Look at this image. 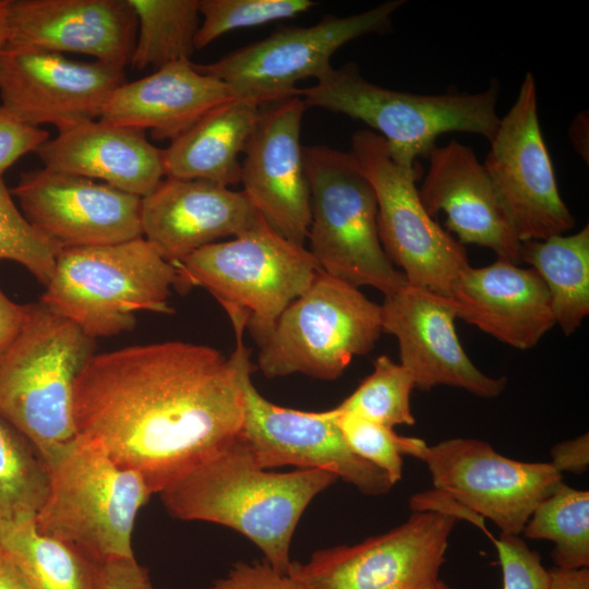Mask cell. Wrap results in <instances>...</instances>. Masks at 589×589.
I'll return each instance as SVG.
<instances>
[{
    "mask_svg": "<svg viewBox=\"0 0 589 589\" xmlns=\"http://www.w3.org/2000/svg\"><path fill=\"white\" fill-rule=\"evenodd\" d=\"M231 99L220 80L190 60L124 82L108 98L99 120L139 131L157 141L173 140L213 108Z\"/></svg>",
    "mask_w": 589,
    "mask_h": 589,
    "instance_id": "cb8c5ba5",
    "label": "cell"
},
{
    "mask_svg": "<svg viewBox=\"0 0 589 589\" xmlns=\"http://www.w3.org/2000/svg\"><path fill=\"white\" fill-rule=\"evenodd\" d=\"M47 140L49 132L28 124L2 105L0 106V180L5 170L23 155L34 152Z\"/></svg>",
    "mask_w": 589,
    "mask_h": 589,
    "instance_id": "8d00e7d4",
    "label": "cell"
},
{
    "mask_svg": "<svg viewBox=\"0 0 589 589\" xmlns=\"http://www.w3.org/2000/svg\"><path fill=\"white\" fill-rule=\"evenodd\" d=\"M548 589H589V567L548 569Z\"/></svg>",
    "mask_w": 589,
    "mask_h": 589,
    "instance_id": "7bdbcfd3",
    "label": "cell"
},
{
    "mask_svg": "<svg viewBox=\"0 0 589 589\" xmlns=\"http://www.w3.org/2000/svg\"><path fill=\"white\" fill-rule=\"evenodd\" d=\"M568 136L575 152L589 161V116L588 110H581L573 119L568 128Z\"/></svg>",
    "mask_w": 589,
    "mask_h": 589,
    "instance_id": "ee69618b",
    "label": "cell"
},
{
    "mask_svg": "<svg viewBox=\"0 0 589 589\" xmlns=\"http://www.w3.org/2000/svg\"><path fill=\"white\" fill-rule=\"evenodd\" d=\"M206 589H309L289 574L275 572L266 563H236L225 577Z\"/></svg>",
    "mask_w": 589,
    "mask_h": 589,
    "instance_id": "74e56055",
    "label": "cell"
},
{
    "mask_svg": "<svg viewBox=\"0 0 589 589\" xmlns=\"http://www.w3.org/2000/svg\"><path fill=\"white\" fill-rule=\"evenodd\" d=\"M36 518L0 525V544L33 589H99L98 566L65 542L43 534Z\"/></svg>",
    "mask_w": 589,
    "mask_h": 589,
    "instance_id": "83f0119b",
    "label": "cell"
},
{
    "mask_svg": "<svg viewBox=\"0 0 589 589\" xmlns=\"http://www.w3.org/2000/svg\"><path fill=\"white\" fill-rule=\"evenodd\" d=\"M428 172L418 188L426 212L447 216L446 226L461 244L492 250L497 260L519 265L521 242L514 233L474 151L450 140L428 155Z\"/></svg>",
    "mask_w": 589,
    "mask_h": 589,
    "instance_id": "7402d4cb",
    "label": "cell"
},
{
    "mask_svg": "<svg viewBox=\"0 0 589 589\" xmlns=\"http://www.w3.org/2000/svg\"><path fill=\"white\" fill-rule=\"evenodd\" d=\"M491 540L502 568L503 589H548V569L541 556L519 536L501 533Z\"/></svg>",
    "mask_w": 589,
    "mask_h": 589,
    "instance_id": "d590c367",
    "label": "cell"
},
{
    "mask_svg": "<svg viewBox=\"0 0 589 589\" xmlns=\"http://www.w3.org/2000/svg\"><path fill=\"white\" fill-rule=\"evenodd\" d=\"M99 589H155L148 572L135 557L107 561L98 566Z\"/></svg>",
    "mask_w": 589,
    "mask_h": 589,
    "instance_id": "f35d334b",
    "label": "cell"
},
{
    "mask_svg": "<svg viewBox=\"0 0 589 589\" xmlns=\"http://www.w3.org/2000/svg\"><path fill=\"white\" fill-rule=\"evenodd\" d=\"M381 314L382 330L396 337L400 364L416 388L447 385L482 398H494L505 389L506 377L484 374L465 352L450 298L407 284L385 296Z\"/></svg>",
    "mask_w": 589,
    "mask_h": 589,
    "instance_id": "d6986e66",
    "label": "cell"
},
{
    "mask_svg": "<svg viewBox=\"0 0 589 589\" xmlns=\"http://www.w3.org/2000/svg\"><path fill=\"white\" fill-rule=\"evenodd\" d=\"M338 424L351 450L384 471L393 484L402 477V456L421 459L428 447L421 438L398 435L393 428L353 412L339 410Z\"/></svg>",
    "mask_w": 589,
    "mask_h": 589,
    "instance_id": "d6a6232c",
    "label": "cell"
},
{
    "mask_svg": "<svg viewBox=\"0 0 589 589\" xmlns=\"http://www.w3.org/2000/svg\"><path fill=\"white\" fill-rule=\"evenodd\" d=\"M9 2L10 0H0V49L9 37Z\"/></svg>",
    "mask_w": 589,
    "mask_h": 589,
    "instance_id": "bcb514c9",
    "label": "cell"
},
{
    "mask_svg": "<svg viewBox=\"0 0 589 589\" xmlns=\"http://www.w3.org/2000/svg\"><path fill=\"white\" fill-rule=\"evenodd\" d=\"M550 464L558 471L582 473L589 466V435L561 442L551 449Z\"/></svg>",
    "mask_w": 589,
    "mask_h": 589,
    "instance_id": "60d3db41",
    "label": "cell"
},
{
    "mask_svg": "<svg viewBox=\"0 0 589 589\" xmlns=\"http://www.w3.org/2000/svg\"><path fill=\"white\" fill-rule=\"evenodd\" d=\"M498 95L497 81L477 93L389 89L364 79L354 63L332 67L314 85L298 88L306 108L344 113L376 130L392 158L405 167L426 158L436 139L448 132L472 133L491 141L501 119L496 112Z\"/></svg>",
    "mask_w": 589,
    "mask_h": 589,
    "instance_id": "5b68a950",
    "label": "cell"
},
{
    "mask_svg": "<svg viewBox=\"0 0 589 589\" xmlns=\"http://www.w3.org/2000/svg\"><path fill=\"white\" fill-rule=\"evenodd\" d=\"M382 332L381 305L321 271L257 341V365L266 377L302 373L333 381L353 357L370 352Z\"/></svg>",
    "mask_w": 589,
    "mask_h": 589,
    "instance_id": "9c48e42d",
    "label": "cell"
},
{
    "mask_svg": "<svg viewBox=\"0 0 589 589\" xmlns=\"http://www.w3.org/2000/svg\"><path fill=\"white\" fill-rule=\"evenodd\" d=\"M337 479L323 469H263L239 434L159 494L173 517L231 528L252 541L275 572L287 574L291 539L303 512Z\"/></svg>",
    "mask_w": 589,
    "mask_h": 589,
    "instance_id": "7a4b0ae2",
    "label": "cell"
},
{
    "mask_svg": "<svg viewBox=\"0 0 589 589\" xmlns=\"http://www.w3.org/2000/svg\"><path fill=\"white\" fill-rule=\"evenodd\" d=\"M124 69L82 62L53 51L5 44L0 49L2 106L20 120L58 132L99 119Z\"/></svg>",
    "mask_w": 589,
    "mask_h": 589,
    "instance_id": "2e32d148",
    "label": "cell"
},
{
    "mask_svg": "<svg viewBox=\"0 0 589 589\" xmlns=\"http://www.w3.org/2000/svg\"><path fill=\"white\" fill-rule=\"evenodd\" d=\"M61 249L20 212L11 191L0 180V260L17 262L46 286Z\"/></svg>",
    "mask_w": 589,
    "mask_h": 589,
    "instance_id": "e575fe53",
    "label": "cell"
},
{
    "mask_svg": "<svg viewBox=\"0 0 589 589\" xmlns=\"http://www.w3.org/2000/svg\"><path fill=\"white\" fill-rule=\"evenodd\" d=\"M521 533L552 541L555 566L589 567V492L562 482L536 506Z\"/></svg>",
    "mask_w": 589,
    "mask_h": 589,
    "instance_id": "f546056e",
    "label": "cell"
},
{
    "mask_svg": "<svg viewBox=\"0 0 589 589\" xmlns=\"http://www.w3.org/2000/svg\"><path fill=\"white\" fill-rule=\"evenodd\" d=\"M248 353L241 364L243 421L240 436L263 469L296 466L323 469L368 495H382L393 488L388 476L359 457L348 446L338 424L339 410L300 411L264 398L251 380Z\"/></svg>",
    "mask_w": 589,
    "mask_h": 589,
    "instance_id": "5bb4252c",
    "label": "cell"
},
{
    "mask_svg": "<svg viewBox=\"0 0 589 589\" xmlns=\"http://www.w3.org/2000/svg\"><path fill=\"white\" fill-rule=\"evenodd\" d=\"M314 5L311 0H200L195 50L228 32L294 17Z\"/></svg>",
    "mask_w": 589,
    "mask_h": 589,
    "instance_id": "836d02e7",
    "label": "cell"
},
{
    "mask_svg": "<svg viewBox=\"0 0 589 589\" xmlns=\"http://www.w3.org/2000/svg\"><path fill=\"white\" fill-rule=\"evenodd\" d=\"M521 262L543 280L555 324L568 336L589 314V225L573 235L521 242Z\"/></svg>",
    "mask_w": 589,
    "mask_h": 589,
    "instance_id": "4316f807",
    "label": "cell"
},
{
    "mask_svg": "<svg viewBox=\"0 0 589 589\" xmlns=\"http://www.w3.org/2000/svg\"><path fill=\"white\" fill-rule=\"evenodd\" d=\"M44 461L48 492L35 519L38 531L68 543L97 566L133 557L135 518L153 494L142 476L77 435Z\"/></svg>",
    "mask_w": 589,
    "mask_h": 589,
    "instance_id": "3957f363",
    "label": "cell"
},
{
    "mask_svg": "<svg viewBox=\"0 0 589 589\" xmlns=\"http://www.w3.org/2000/svg\"><path fill=\"white\" fill-rule=\"evenodd\" d=\"M2 553H3V550H2L1 544H0V555H1Z\"/></svg>",
    "mask_w": 589,
    "mask_h": 589,
    "instance_id": "c3c4849f",
    "label": "cell"
},
{
    "mask_svg": "<svg viewBox=\"0 0 589 589\" xmlns=\"http://www.w3.org/2000/svg\"><path fill=\"white\" fill-rule=\"evenodd\" d=\"M421 460L435 490L489 518L506 534L519 536L536 506L563 482L550 462L510 459L476 438L428 446Z\"/></svg>",
    "mask_w": 589,
    "mask_h": 589,
    "instance_id": "9a60e30c",
    "label": "cell"
},
{
    "mask_svg": "<svg viewBox=\"0 0 589 589\" xmlns=\"http://www.w3.org/2000/svg\"><path fill=\"white\" fill-rule=\"evenodd\" d=\"M137 19L130 64L155 71L190 60L200 27V0H128Z\"/></svg>",
    "mask_w": 589,
    "mask_h": 589,
    "instance_id": "f1b7e54d",
    "label": "cell"
},
{
    "mask_svg": "<svg viewBox=\"0 0 589 589\" xmlns=\"http://www.w3.org/2000/svg\"><path fill=\"white\" fill-rule=\"evenodd\" d=\"M450 299L457 318L520 350L533 348L555 325L541 277L507 261L469 266Z\"/></svg>",
    "mask_w": 589,
    "mask_h": 589,
    "instance_id": "603a6c76",
    "label": "cell"
},
{
    "mask_svg": "<svg viewBox=\"0 0 589 589\" xmlns=\"http://www.w3.org/2000/svg\"><path fill=\"white\" fill-rule=\"evenodd\" d=\"M431 589H456L444 582L443 580H438Z\"/></svg>",
    "mask_w": 589,
    "mask_h": 589,
    "instance_id": "7dc6e473",
    "label": "cell"
},
{
    "mask_svg": "<svg viewBox=\"0 0 589 589\" xmlns=\"http://www.w3.org/2000/svg\"><path fill=\"white\" fill-rule=\"evenodd\" d=\"M173 266L178 290L203 287L224 309L245 312L256 342L322 271L309 250L277 233L262 217L232 240L205 245Z\"/></svg>",
    "mask_w": 589,
    "mask_h": 589,
    "instance_id": "ba28073f",
    "label": "cell"
},
{
    "mask_svg": "<svg viewBox=\"0 0 589 589\" xmlns=\"http://www.w3.org/2000/svg\"><path fill=\"white\" fill-rule=\"evenodd\" d=\"M482 163L496 199L520 242L564 235L575 217L561 197L538 115L534 76L527 73L500 119Z\"/></svg>",
    "mask_w": 589,
    "mask_h": 589,
    "instance_id": "7c38bea8",
    "label": "cell"
},
{
    "mask_svg": "<svg viewBox=\"0 0 589 589\" xmlns=\"http://www.w3.org/2000/svg\"><path fill=\"white\" fill-rule=\"evenodd\" d=\"M260 113L259 105L236 98L213 108L161 149L165 177L237 184L241 172L238 157Z\"/></svg>",
    "mask_w": 589,
    "mask_h": 589,
    "instance_id": "484cf974",
    "label": "cell"
},
{
    "mask_svg": "<svg viewBox=\"0 0 589 589\" xmlns=\"http://www.w3.org/2000/svg\"><path fill=\"white\" fill-rule=\"evenodd\" d=\"M405 2L389 0L349 16L326 15L313 26L286 27L214 63L195 65L225 83L231 98L259 106L278 103L298 95L299 81H316L327 72L333 55L345 44L388 31Z\"/></svg>",
    "mask_w": 589,
    "mask_h": 589,
    "instance_id": "8fae6325",
    "label": "cell"
},
{
    "mask_svg": "<svg viewBox=\"0 0 589 589\" xmlns=\"http://www.w3.org/2000/svg\"><path fill=\"white\" fill-rule=\"evenodd\" d=\"M10 191L26 219L61 250L143 237L142 197L107 183L44 167L22 172Z\"/></svg>",
    "mask_w": 589,
    "mask_h": 589,
    "instance_id": "e0dca14e",
    "label": "cell"
},
{
    "mask_svg": "<svg viewBox=\"0 0 589 589\" xmlns=\"http://www.w3.org/2000/svg\"><path fill=\"white\" fill-rule=\"evenodd\" d=\"M413 388L409 371L381 356L374 361L373 372L337 408L389 428L413 425L416 419L410 405Z\"/></svg>",
    "mask_w": 589,
    "mask_h": 589,
    "instance_id": "1f68e13d",
    "label": "cell"
},
{
    "mask_svg": "<svg viewBox=\"0 0 589 589\" xmlns=\"http://www.w3.org/2000/svg\"><path fill=\"white\" fill-rule=\"evenodd\" d=\"M409 506L412 512L432 510L454 516L457 519L464 518L481 528L490 538H492L485 528L483 517L470 512L438 490L434 489V491H426L413 495L410 498Z\"/></svg>",
    "mask_w": 589,
    "mask_h": 589,
    "instance_id": "ab89813d",
    "label": "cell"
},
{
    "mask_svg": "<svg viewBox=\"0 0 589 589\" xmlns=\"http://www.w3.org/2000/svg\"><path fill=\"white\" fill-rule=\"evenodd\" d=\"M137 19L128 0H10L7 44L75 52L124 69Z\"/></svg>",
    "mask_w": 589,
    "mask_h": 589,
    "instance_id": "ffe728a7",
    "label": "cell"
},
{
    "mask_svg": "<svg viewBox=\"0 0 589 589\" xmlns=\"http://www.w3.org/2000/svg\"><path fill=\"white\" fill-rule=\"evenodd\" d=\"M457 521L438 512H412L385 533L291 562L287 574L309 589H431Z\"/></svg>",
    "mask_w": 589,
    "mask_h": 589,
    "instance_id": "4fadbf2b",
    "label": "cell"
},
{
    "mask_svg": "<svg viewBox=\"0 0 589 589\" xmlns=\"http://www.w3.org/2000/svg\"><path fill=\"white\" fill-rule=\"evenodd\" d=\"M311 194L310 252L327 275L388 296L407 285L382 247L375 192L351 152L303 147Z\"/></svg>",
    "mask_w": 589,
    "mask_h": 589,
    "instance_id": "52a82bcc",
    "label": "cell"
},
{
    "mask_svg": "<svg viewBox=\"0 0 589 589\" xmlns=\"http://www.w3.org/2000/svg\"><path fill=\"white\" fill-rule=\"evenodd\" d=\"M236 348L184 341L94 353L73 389L75 435L103 447L160 493L224 449L243 421L241 364L247 318L229 315Z\"/></svg>",
    "mask_w": 589,
    "mask_h": 589,
    "instance_id": "6da1fadb",
    "label": "cell"
},
{
    "mask_svg": "<svg viewBox=\"0 0 589 589\" xmlns=\"http://www.w3.org/2000/svg\"><path fill=\"white\" fill-rule=\"evenodd\" d=\"M260 219L243 191L205 180L164 177L141 200L142 236L172 265Z\"/></svg>",
    "mask_w": 589,
    "mask_h": 589,
    "instance_id": "44dd1931",
    "label": "cell"
},
{
    "mask_svg": "<svg viewBox=\"0 0 589 589\" xmlns=\"http://www.w3.org/2000/svg\"><path fill=\"white\" fill-rule=\"evenodd\" d=\"M351 153L375 192L378 236L389 261L402 269L408 284L450 298L470 265L464 245L419 197L420 164L395 161L384 139L370 130L353 133Z\"/></svg>",
    "mask_w": 589,
    "mask_h": 589,
    "instance_id": "30bf717a",
    "label": "cell"
},
{
    "mask_svg": "<svg viewBox=\"0 0 589 589\" xmlns=\"http://www.w3.org/2000/svg\"><path fill=\"white\" fill-rule=\"evenodd\" d=\"M306 106L300 96L261 111L241 164L243 192L264 221L303 245L311 224V194L300 143Z\"/></svg>",
    "mask_w": 589,
    "mask_h": 589,
    "instance_id": "ac0fdd59",
    "label": "cell"
},
{
    "mask_svg": "<svg viewBox=\"0 0 589 589\" xmlns=\"http://www.w3.org/2000/svg\"><path fill=\"white\" fill-rule=\"evenodd\" d=\"M95 339L43 302L26 304L17 333L0 346V418L44 459L75 436V380Z\"/></svg>",
    "mask_w": 589,
    "mask_h": 589,
    "instance_id": "277c9868",
    "label": "cell"
},
{
    "mask_svg": "<svg viewBox=\"0 0 589 589\" xmlns=\"http://www.w3.org/2000/svg\"><path fill=\"white\" fill-rule=\"evenodd\" d=\"M26 314V304L10 300L0 289V346L9 341L20 329Z\"/></svg>",
    "mask_w": 589,
    "mask_h": 589,
    "instance_id": "b9f144b4",
    "label": "cell"
},
{
    "mask_svg": "<svg viewBox=\"0 0 589 589\" xmlns=\"http://www.w3.org/2000/svg\"><path fill=\"white\" fill-rule=\"evenodd\" d=\"M48 492V471L36 448L0 418V525L36 518Z\"/></svg>",
    "mask_w": 589,
    "mask_h": 589,
    "instance_id": "4dcf8cb0",
    "label": "cell"
},
{
    "mask_svg": "<svg viewBox=\"0 0 589 589\" xmlns=\"http://www.w3.org/2000/svg\"><path fill=\"white\" fill-rule=\"evenodd\" d=\"M44 167L143 197L165 177L161 149L143 131L91 120L60 131L36 151Z\"/></svg>",
    "mask_w": 589,
    "mask_h": 589,
    "instance_id": "d4e9b609",
    "label": "cell"
},
{
    "mask_svg": "<svg viewBox=\"0 0 589 589\" xmlns=\"http://www.w3.org/2000/svg\"><path fill=\"white\" fill-rule=\"evenodd\" d=\"M0 589H33L24 574L4 551L0 555Z\"/></svg>",
    "mask_w": 589,
    "mask_h": 589,
    "instance_id": "f6af8a7d",
    "label": "cell"
},
{
    "mask_svg": "<svg viewBox=\"0 0 589 589\" xmlns=\"http://www.w3.org/2000/svg\"><path fill=\"white\" fill-rule=\"evenodd\" d=\"M176 279L175 266L143 237L62 249L39 301L91 338L110 337L131 330L136 312L172 313Z\"/></svg>",
    "mask_w": 589,
    "mask_h": 589,
    "instance_id": "8992f818",
    "label": "cell"
}]
</instances>
